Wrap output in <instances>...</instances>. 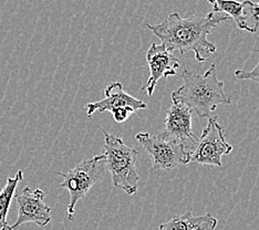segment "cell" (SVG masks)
<instances>
[{
  "label": "cell",
  "mask_w": 259,
  "mask_h": 230,
  "mask_svg": "<svg viewBox=\"0 0 259 230\" xmlns=\"http://www.w3.org/2000/svg\"><path fill=\"white\" fill-rule=\"evenodd\" d=\"M229 19L228 16L214 11L204 17L190 18H182L180 14L173 13L162 23H146L145 27L161 40L169 52L179 50L182 55H185L188 51H193L195 60L204 62L216 52L215 44L207 39L208 34L215 27Z\"/></svg>",
  "instance_id": "obj_1"
},
{
  "label": "cell",
  "mask_w": 259,
  "mask_h": 230,
  "mask_svg": "<svg viewBox=\"0 0 259 230\" xmlns=\"http://www.w3.org/2000/svg\"><path fill=\"white\" fill-rule=\"evenodd\" d=\"M181 76L184 84L172 93V102L188 106L199 119L210 117L220 104L232 103L231 98L224 92V82L217 78L215 63H211L204 74L185 69Z\"/></svg>",
  "instance_id": "obj_2"
},
{
  "label": "cell",
  "mask_w": 259,
  "mask_h": 230,
  "mask_svg": "<svg viewBox=\"0 0 259 230\" xmlns=\"http://www.w3.org/2000/svg\"><path fill=\"white\" fill-rule=\"evenodd\" d=\"M99 128L104 135L103 155L107 170L111 173L112 185L132 196L139 187L137 162L140 153L127 146L121 137L110 134L101 126Z\"/></svg>",
  "instance_id": "obj_3"
},
{
  "label": "cell",
  "mask_w": 259,
  "mask_h": 230,
  "mask_svg": "<svg viewBox=\"0 0 259 230\" xmlns=\"http://www.w3.org/2000/svg\"><path fill=\"white\" fill-rule=\"evenodd\" d=\"M107 172L104 155L100 154L90 159H84L68 173H56L63 177L60 187L69 192L70 203L68 205V219L73 220L75 205L79 200L83 199L91 188L103 179Z\"/></svg>",
  "instance_id": "obj_4"
},
{
  "label": "cell",
  "mask_w": 259,
  "mask_h": 230,
  "mask_svg": "<svg viewBox=\"0 0 259 230\" xmlns=\"http://www.w3.org/2000/svg\"><path fill=\"white\" fill-rule=\"evenodd\" d=\"M144 151L148 153L153 168L156 170H172L180 165L190 163L191 152L179 142L164 137L162 134L152 136L146 132H140L135 136Z\"/></svg>",
  "instance_id": "obj_5"
},
{
  "label": "cell",
  "mask_w": 259,
  "mask_h": 230,
  "mask_svg": "<svg viewBox=\"0 0 259 230\" xmlns=\"http://www.w3.org/2000/svg\"><path fill=\"white\" fill-rule=\"evenodd\" d=\"M232 151L233 146L226 141L224 127L219 123L217 116H210L196 147L191 153L190 163L222 167V156L231 154Z\"/></svg>",
  "instance_id": "obj_6"
},
{
  "label": "cell",
  "mask_w": 259,
  "mask_h": 230,
  "mask_svg": "<svg viewBox=\"0 0 259 230\" xmlns=\"http://www.w3.org/2000/svg\"><path fill=\"white\" fill-rule=\"evenodd\" d=\"M17 205H18V217L11 230L20 227L22 223L33 222L39 227H45L51 221V208L45 202L46 193L36 188L31 190L26 186L21 194L16 195Z\"/></svg>",
  "instance_id": "obj_7"
},
{
  "label": "cell",
  "mask_w": 259,
  "mask_h": 230,
  "mask_svg": "<svg viewBox=\"0 0 259 230\" xmlns=\"http://www.w3.org/2000/svg\"><path fill=\"white\" fill-rule=\"evenodd\" d=\"M192 114L193 111L188 106L172 102L166 112L165 129L161 134L164 137L185 145L188 151L195 149L198 140L193 133Z\"/></svg>",
  "instance_id": "obj_8"
},
{
  "label": "cell",
  "mask_w": 259,
  "mask_h": 230,
  "mask_svg": "<svg viewBox=\"0 0 259 230\" xmlns=\"http://www.w3.org/2000/svg\"><path fill=\"white\" fill-rule=\"evenodd\" d=\"M145 109H148V104L126 93L120 82H113L105 88L103 100L87 104V115L92 117L96 112H110L112 114L120 110H128L132 113H138L140 110Z\"/></svg>",
  "instance_id": "obj_9"
},
{
  "label": "cell",
  "mask_w": 259,
  "mask_h": 230,
  "mask_svg": "<svg viewBox=\"0 0 259 230\" xmlns=\"http://www.w3.org/2000/svg\"><path fill=\"white\" fill-rule=\"evenodd\" d=\"M146 62L150 68V76L143 90L149 97H152L158 80L168 79L176 74V70L180 68V60L164 44L153 43L146 52Z\"/></svg>",
  "instance_id": "obj_10"
},
{
  "label": "cell",
  "mask_w": 259,
  "mask_h": 230,
  "mask_svg": "<svg viewBox=\"0 0 259 230\" xmlns=\"http://www.w3.org/2000/svg\"><path fill=\"white\" fill-rule=\"evenodd\" d=\"M217 219L210 214L194 216L192 210L161 223L157 230H215Z\"/></svg>",
  "instance_id": "obj_11"
},
{
  "label": "cell",
  "mask_w": 259,
  "mask_h": 230,
  "mask_svg": "<svg viewBox=\"0 0 259 230\" xmlns=\"http://www.w3.org/2000/svg\"><path fill=\"white\" fill-rule=\"evenodd\" d=\"M208 3L213 6L214 13L224 14L234 19L240 30L250 32L249 28L246 25L243 3L236 0H208Z\"/></svg>",
  "instance_id": "obj_12"
},
{
  "label": "cell",
  "mask_w": 259,
  "mask_h": 230,
  "mask_svg": "<svg viewBox=\"0 0 259 230\" xmlns=\"http://www.w3.org/2000/svg\"><path fill=\"white\" fill-rule=\"evenodd\" d=\"M23 179V172L18 170L15 177H8L6 185L0 192V228L8 225L7 215L11 202L16 196V190L18 184Z\"/></svg>",
  "instance_id": "obj_13"
},
{
  "label": "cell",
  "mask_w": 259,
  "mask_h": 230,
  "mask_svg": "<svg viewBox=\"0 0 259 230\" xmlns=\"http://www.w3.org/2000/svg\"><path fill=\"white\" fill-rule=\"evenodd\" d=\"M243 7L247 27L249 28L250 33H256L259 29V2L244 0Z\"/></svg>",
  "instance_id": "obj_14"
},
{
  "label": "cell",
  "mask_w": 259,
  "mask_h": 230,
  "mask_svg": "<svg viewBox=\"0 0 259 230\" xmlns=\"http://www.w3.org/2000/svg\"><path fill=\"white\" fill-rule=\"evenodd\" d=\"M235 76L238 80H250L256 82L257 84H259V62L257 63V66L250 70V71H246V70H236L235 71Z\"/></svg>",
  "instance_id": "obj_15"
},
{
  "label": "cell",
  "mask_w": 259,
  "mask_h": 230,
  "mask_svg": "<svg viewBox=\"0 0 259 230\" xmlns=\"http://www.w3.org/2000/svg\"><path fill=\"white\" fill-rule=\"evenodd\" d=\"M0 230H11V228H10L9 225H7V226H5L3 228H0Z\"/></svg>",
  "instance_id": "obj_16"
}]
</instances>
